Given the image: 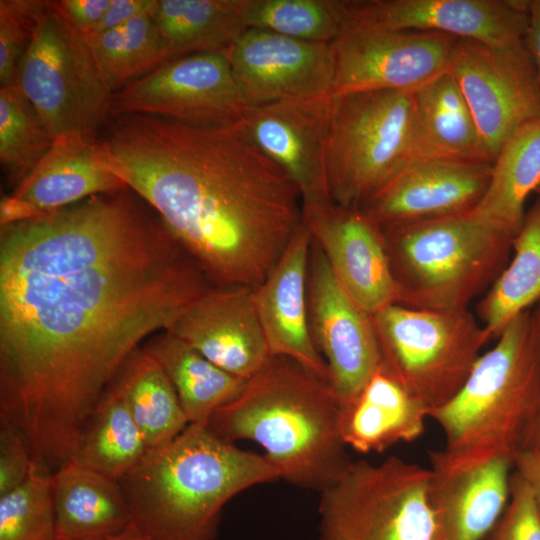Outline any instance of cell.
Listing matches in <instances>:
<instances>
[{"label":"cell","instance_id":"12","mask_svg":"<svg viewBox=\"0 0 540 540\" xmlns=\"http://www.w3.org/2000/svg\"><path fill=\"white\" fill-rule=\"evenodd\" d=\"M447 71L460 87L492 162L516 129L540 118V87L524 40L493 47L459 39Z\"/></svg>","mask_w":540,"mask_h":540},{"label":"cell","instance_id":"28","mask_svg":"<svg viewBox=\"0 0 540 540\" xmlns=\"http://www.w3.org/2000/svg\"><path fill=\"white\" fill-rule=\"evenodd\" d=\"M540 186V118L506 140L492 166L488 188L472 212L512 236L520 230L525 202Z\"/></svg>","mask_w":540,"mask_h":540},{"label":"cell","instance_id":"27","mask_svg":"<svg viewBox=\"0 0 540 540\" xmlns=\"http://www.w3.org/2000/svg\"><path fill=\"white\" fill-rule=\"evenodd\" d=\"M142 346L170 379L189 424L207 425L212 414L234 400L247 382L169 331L156 333Z\"/></svg>","mask_w":540,"mask_h":540},{"label":"cell","instance_id":"9","mask_svg":"<svg viewBox=\"0 0 540 540\" xmlns=\"http://www.w3.org/2000/svg\"><path fill=\"white\" fill-rule=\"evenodd\" d=\"M14 82L54 139L96 136L110 117L113 91L57 1H49Z\"/></svg>","mask_w":540,"mask_h":540},{"label":"cell","instance_id":"32","mask_svg":"<svg viewBox=\"0 0 540 540\" xmlns=\"http://www.w3.org/2000/svg\"><path fill=\"white\" fill-rule=\"evenodd\" d=\"M147 451L143 434L113 381L92 411L73 461L120 482Z\"/></svg>","mask_w":540,"mask_h":540},{"label":"cell","instance_id":"13","mask_svg":"<svg viewBox=\"0 0 540 540\" xmlns=\"http://www.w3.org/2000/svg\"><path fill=\"white\" fill-rule=\"evenodd\" d=\"M458 40L433 31L348 29L331 43L333 94L416 89L448 70Z\"/></svg>","mask_w":540,"mask_h":540},{"label":"cell","instance_id":"4","mask_svg":"<svg viewBox=\"0 0 540 540\" xmlns=\"http://www.w3.org/2000/svg\"><path fill=\"white\" fill-rule=\"evenodd\" d=\"M278 478L264 455L237 448L207 425L188 424L147 451L120 484L133 523L153 540H215L228 501Z\"/></svg>","mask_w":540,"mask_h":540},{"label":"cell","instance_id":"29","mask_svg":"<svg viewBox=\"0 0 540 540\" xmlns=\"http://www.w3.org/2000/svg\"><path fill=\"white\" fill-rule=\"evenodd\" d=\"M540 301V198L525 213L512 257L478 302L476 311L491 340L519 313Z\"/></svg>","mask_w":540,"mask_h":540},{"label":"cell","instance_id":"36","mask_svg":"<svg viewBox=\"0 0 540 540\" xmlns=\"http://www.w3.org/2000/svg\"><path fill=\"white\" fill-rule=\"evenodd\" d=\"M52 472L34 460L28 478L0 496V540H56Z\"/></svg>","mask_w":540,"mask_h":540},{"label":"cell","instance_id":"22","mask_svg":"<svg viewBox=\"0 0 540 540\" xmlns=\"http://www.w3.org/2000/svg\"><path fill=\"white\" fill-rule=\"evenodd\" d=\"M313 237L304 219L253 299L271 356L298 362L328 381L329 371L311 335L308 271Z\"/></svg>","mask_w":540,"mask_h":540},{"label":"cell","instance_id":"10","mask_svg":"<svg viewBox=\"0 0 540 540\" xmlns=\"http://www.w3.org/2000/svg\"><path fill=\"white\" fill-rule=\"evenodd\" d=\"M432 470L400 457L352 461L321 492L319 540H431Z\"/></svg>","mask_w":540,"mask_h":540},{"label":"cell","instance_id":"46","mask_svg":"<svg viewBox=\"0 0 540 540\" xmlns=\"http://www.w3.org/2000/svg\"><path fill=\"white\" fill-rule=\"evenodd\" d=\"M536 193L538 194V198H540V186H539V188L537 189Z\"/></svg>","mask_w":540,"mask_h":540},{"label":"cell","instance_id":"20","mask_svg":"<svg viewBox=\"0 0 540 540\" xmlns=\"http://www.w3.org/2000/svg\"><path fill=\"white\" fill-rule=\"evenodd\" d=\"M166 331L245 380L272 357L255 308L253 288L247 286H214Z\"/></svg>","mask_w":540,"mask_h":540},{"label":"cell","instance_id":"16","mask_svg":"<svg viewBox=\"0 0 540 540\" xmlns=\"http://www.w3.org/2000/svg\"><path fill=\"white\" fill-rule=\"evenodd\" d=\"M225 55L250 106L333 94L331 44L248 28Z\"/></svg>","mask_w":540,"mask_h":540},{"label":"cell","instance_id":"31","mask_svg":"<svg viewBox=\"0 0 540 540\" xmlns=\"http://www.w3.org/2000/svg\"><path fill=\"white\" fill-rule=\"evenodd\" d=\"M153 18L172 59L203 52L225 54L248 29L240 0H158Z\"/></svg>","mask_w":540,"mask_h":540},{"label":"cell","instance_id":"6","mask_svg":"<svg viewBox=\"0 0 540 540\" xmlns=\"http://www.w3.org/2000/svg\"><path fill=\"white\" fill-rule=\"evenodd\" d=\"M399 305L453 312L485 294L507 266L514 236L466 213L381 227Z\"/></svg>","mask_w":540,"mask_h":540},{"label":"cell","instance_id":"25","mask_svg":"<svg viewBox=\"0 0 540 540\" xmlns=\"http://www.w3.org/2000/svg\"><path fill=\"white\" fill-rule=\"evenodd\" d=\"M340 408L342 438L347 447L360 453L382 452L414 441L430 418V410L381 364L358 395Z\"/></svg>","mask_w":540,"mask_h":540},{"label":"cell","instance_id":"17","mask_svg":"<svg viewBox=\"0 0 540 540\" xmlns=\"http://www.w3.org/2000/svg\"><path fill=\"white\" fill-rule=\"evenodd\" d=\"M528 25L526 0H371L352 1L348 29L433 31L504 47L523 41Z\"/></svg>","mask_w":540,"mask_h":540},{"label":"cell","instance_id":"43","mask_svg":"<svg viewBox=\"0 0 540 540\" xmlns=\"http://www.w3.org/2000/svg\"><path fill=\"white\" fill-rule=\"evenodd\" d=\"M540 87V0H529V25L524 37Z\"/></svg>","mask_w":540,"mask_h":540},{"label":"cell","instance_id":"38","mask_svg":"<svg viewBox=\"0 0 540 540\" xmlns=\"http://www.w3.org/2000/svg\"><path fill=\"white\" fill-rule=\"evenodd\" d=\"M484 540H540V513L524 480L511 473L507 505Z\"/></svg>","mask_w":540,"mask_h":540},{"label":"cell","instance_id":"44","mask_svg":"<svg viewBox=\"0 0 540 540\" xmlns=\"http://www.w3.org/2000/svg\"><path fill=\"white\" fill-rule=\"evenodd\" d=\"M109 540H153L142 530H140L134 523H132L125 530L110 538Z\"/></svg>","mask_w":540,"mask_h":540},{"label":"cell","instance_id":"24","mask_svg":"<svg viewBox=\"0 0 540 540\" xmlns=\"http://www.w3.org/2000/svg\"><path fill=\"white\" fill-rule=\"evenodd\" d=\"M412 161L493 163L471 110L448 72L411 90Z\"/></svg>","mask_w":540,"mask_h":540},{"label":"cell","instance_id":"19","mask_svg":"<svg viewBox=\"0 0 540 540\" xmlns=\"http://www.w3.org/2000/svg\"><path fill=\"white\" fill-rule=\"evenodd\" d=\"M127 188L110 170L96 136L55 139L37 165L0 202V226L30 220L91 196Z\"/></svg>","mask_w":540,"mask_h":540},{"label":"cell","instance_id":"5","mask_svg":"<svg viewBox=\"0 0 540 540\" xmlns=\"http://www.w3.org/2000/svg\"><path fill=\"white\" fill-rule=\"evenodd\" d=\"M430 418L445 440L430 452L433 469L455 471L495 459L512 463L532 445L540 418V334L533 307L506 325L459 392Z\"/></svg>","mask_w":540,"mask_h":540},{"label":"cell","instance_id":"23","mask_svg":"<svg viewBox=\"0 0 540 540\" xmlns=\"http://www.w3.org/2000/svg\"><path fill=\"white\" fill-rule=\"evenodd\" d=\"M430 469L431 540H484L507 505L512 463L495 459L455 471Z\"/></svg>","mask_w":540,"mask_h":540},{"label":"cell","instance_id":"35","mask_svg":"<svg viewBox=\"0 0 540 540\" xmlns=\"http://www.w3.org/2000/svg\"><path fill=\"white\" fill-rule=\"evenodd\" d=\"M55 139L13 81L0 86V161L18 184L52 147Z\"/></svg>","mask_w":540,"mask_h":540},{"label":"cell","instance_id":"11","mask_svg":"<svg viewBox=\"0 0 540 540\" xmlns=\"http://www.w3.org/2000/svg\"><path fill=\"white\" fill-rule=\"evenodd\" d=\"M250 107L224 53L171 59L113 93L111 114H146L200 127H233Z\"/></svg>","mask_w":540,"mask_h":540},{"label":"cell","instance_id":"8","mask_svg":"<svg viewBox=\"0 0 540 540\" xmlns=\"http://www.w3.org/2000/svg\"><path fill=\"white\" fill-rule=\"evenodd\" d=\"M372 321L380 364L430 415L459 392L491 341L469 309L436 312L391 304Z\"/></svg>","mask_w":540,"mask_h":540},{"label":"cell","instance_id":"40","mask_svg":"<svg viewBox=\"0 0 540 540\" xmlns=\"http://www.w3.org/2000/svg\"><path fill=\"white\" fill-rule=\"evenodd\" d=\"M57 4L69 22L83 35L93 33L111 0H61Z\"/></svg>","mask_w":540,"mask_h":540},{"label":"cell","instance_id":"39","mask_svg":"<svg viewBox=\"0 0 540 540\" xmlns=\"http://www.w3.org/2000/svg\"><path fill=\"white\" fill-rule=\"evenodd\" d=\"M33 463L24 435L10 422L0 419V496L20 486Z\"/></svg>","mask_w":540,"mask_h":540},{"label":"cell","instance_id":"37","mask_svg":"<svg viewBox=\"0 0 540 540\" xmlns=\"http://www.w3.org/2000/svg\"><path fill=\"white\" fill-rule=\"evenodd\" d=\"M48 4L43 0L0 1V86L14 81Z\"/></svg>","mask_w":540,"mask_h":540},{"label":"cell","instance_id":"2","mask_svg":"<svg viewBox=\"0 0 540 540\" xmlns=\"http://www.w3.org/2000/svg\"><path fill=\"white\" fill-rule=\"evenodd\" d=\"M110 170L159 216L215 286L255 288L304 222L292 180L233 127L112 114Z\"/></svg>","mask_w":540,"mask_h":540},{"label":"cell","instance_id":"30","mask_svg":"<svg viewBox=\"0 0 540 540\" xmlns=\"http://www.w3.org/2000/svg\"><path fill=\"white\" fill-rule=\"evenodd\" d=\"M114 382L143 434L148 451L168 444L188 426L170 379L143 346L127 358Z\"/></svg>","mask_w":540,"mask_h":540},{"label":"cell","instance_id":"7","mask_svg":"<svg viewBox=\"0 0 540 540\" xmlns=\"http://www.w3.org/2000/svg\"><path fill=\"white\" fill-rule=\"evenodd\" d=\"M412 159L411 91L333 94L327 142L333 203L363 207Z\"/></svg>","mask_w":540,"mask_h":540},{"label":"cell","instance_id":"42","mask_svg":"<svg viewBox=\"0 0 540 540\" xmlns=\"http://www.w3.org/2000/svg\"><path fill=\"white\" fill-rule=\"evenodd\" d=\"M512 468L529 487L540 513V446L521 451L514 458Z\"/></svg>","mask_w":540,"mask_h":540},{"label":"cell","instance_id":"34","mask_svg":"<svg viewBox=\"0 0 540 540\" xmlns=\"http://www.w3.org/2000/svg\"><path fill=\"white\" fill-rule=\"evenodd\" d=\"M351 6L345 0H240L247 28L328 44L349 28Z\"/></svg>","mask_w":540,"mask_h":540},{"label":"cell","instance_id":"14","mask_svg":"<svg viewBox=\"0 0 540 540\" xmlns=\"http://www.w3.org/2000/svg\"><path fill=\"white\" fill-rule=\"evenodd\" d=\"M332 97L250 106L233 126L292 180L303 212L333 203L327 176Z\"/></svg>","mask_w":540,"mask_h":540},{"label":"cell","instance_id":"21","mask_svg":"<svg viewBox=\"0 0 540 540\" xmlns=\"http://www.w3.org/2000/svg\"><path fill=\"white\" fill-rule=\"evenodd\" d=\"M492 166L488 162L414 160L360 209L380 228L466 213L484 196Z\"/></svg>","mask_w":540,"mask_h":540},{"label":"cell","instance_id":"45","mask_svg":"<svg viewBox=\"0 0 540 540\" xmlns=\"http://www.w3.org/2000/svg\"><path fill=\"white\" fill-rule=\"evenodd\" d=\"M533 311H534L537 327L540 334V301L533 307ZM532 446H540V418H539V421H538V424L534 433L532 445L530 447Z\"/></svg>","mask_w":540,"mask_h":540},{"label":"cell","instance_id":"18","mask_svg":"<svg viewBox=\"0 0 540 540\" xmlns=\"http://www.w3.org/2000/svg\"><path fill=\"white\" fill-rule=\"evenodd\" d=\"M313 240L350 297L373 315L399 293L380 226L360 208L335 203L303 212Z\"/></svg>","mask_w":540,"mask_h":540},{"label":"cell","instance_id":"3","mask_svg":"<svg viewBox=\"0 0 540 540\" xmlns=\"http://www.w3.org/2000/svg\"><path fill=\"white\" fill-rule=\"evenodd\" d=\"M340 402L331 384L293 359L272 356L242 392L218 408L207 426L219 437L251 440L279 478L320 492L346 472Z\"/></svg>","mask_w":540,"mask_h":540},{"label":"cell","instance_id":"15","mask_svg":"<svg viewBox=\"0 0 540 540\" xmlns=\"http://www.w3.org/2000/svg\"><path fill=\"white\" fill-rule=\"evenodd\" d=\"M307 292L311 335L343 406L358 395L380 364L372 315L350 297L314 240Z\"/></svg>","mask_w":540,"mask_h":540},{"label":"cell","instance_id":"41","mask_svg":"<svg viewBox=\"0 0 540 540\" xmlns=\"http://www.w3.org/2000/svg\"><path fill=\"white\" fill-rule=\"evenodd\" d=\"M157 3L158 0H111L105 16L93 33L116 28L142 15L154 14Z\"/></svg>","mask_w":540,"mask_h":540},{"label":"cell","instance_id":"33","mask_svg":"<svg viewBox=\"0 0 540 540\" xmlns=\"http://www.w3.org/2000/svg\"><path fill=\"white\" fill-rule=\"evenodd\" d=\"M84 37L113 93L172 59L153 14Z\"/></svg>","mask_w":540,"mask_h":540},{"label":"cell","instance_id":"1","mask_svg":"<svg viewBox=\"0 0 540 540\" xmlns=\"http://www.w3.org/2000/svg\"><path fill=\"white\" fill-rule=\"evenodd\" d=\"M215 285L129 188L0 230V419L73 460L127 358Z\"/></svg>","mask_w":540,"mask_h":540},{"label":"cell","instance_id":"26","mask_svg":"<svg viewBox=\"0 0 540 540\" xmlns=\"http://www.w3.org/2000/svg\"><path fill=\"white\" fill-rule=\"evenodd\" d=\"M56 540H109L133 523L119 481L69 461L52 472Z\"/></svg>","mask_w":540,"mask_h":540}]
</instances>
